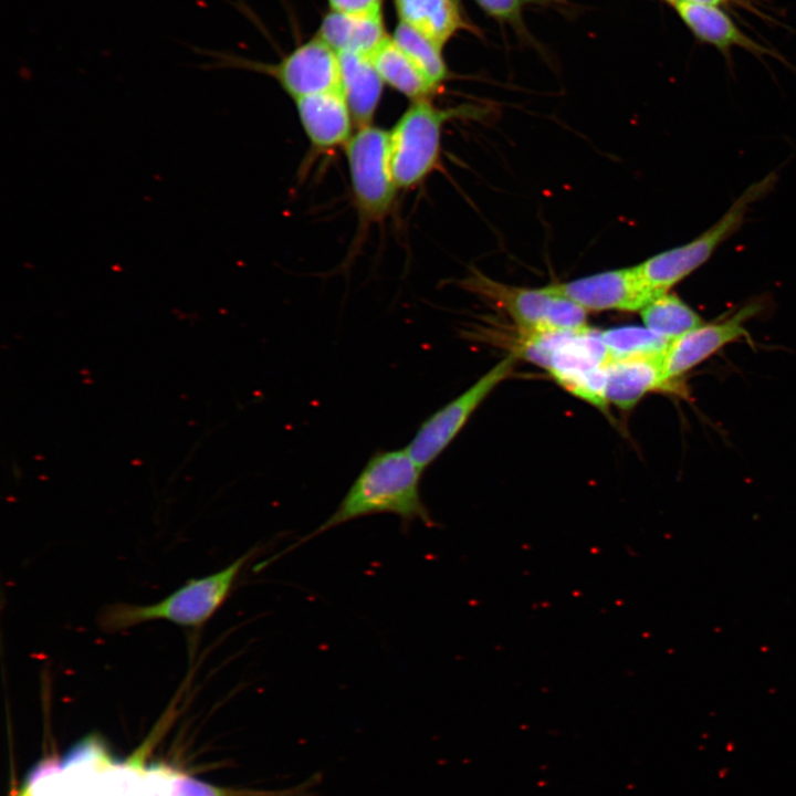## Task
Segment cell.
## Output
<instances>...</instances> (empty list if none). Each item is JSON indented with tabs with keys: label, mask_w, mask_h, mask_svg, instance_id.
Wrapping results in <instances>:
<instances>
[{
	"label": "cell",
	"mask_w": 796,
	"mask_h": 796,
	"mask_svg": "<svg viewBox=\"0 0 796 796\" xmlns=\"http://www.w3.org/2000/svg\"><path fill=\"white\" fill-rule=\"evenodd\" d=\"M422 472L423 470L417 465L406 449L375 452L329 517L285 551L260 565L265 567L316 536L369 515H396L406 530L415 522H420L427 527L436 526L420 495Z\"/></svg>",
	"instance_id": "1"
},
{
	"label": "cell",
	"mask_w": 796,
	"mask_h": 796,
	"mask_svg": "<svg viewBox=\"0 0 796 796\" xmlns=\"http://www.w3.org/2000/svg\"><path fill=\"white\" fill-rule=\"evenodd\" d=\"M258 552L259 547H253L223 569L205 577L189 579L155 604H107L98 611L96 624L106 633L124 631L153 620H167L182 627L200 628L223 605L240 573Z\"/></svg>",
	"instance_id": "2"
},
{
	"label": "cell",
	"mask_w": 796,
	"mask_h": 796,
	"mask_svg": "<svg viewBox=\"0 0 796 796\" xmlns=\"http://www.w3.org/2000/svg\"><path fill=\"white\" fill-rule=\"evenodd\" d=\"M535 364L547 369L575 396L605 409L607 365L611 362L601 332L534 333L531 338Z\"/></svg>",
	"instance_id": "3"
},
{
	"label": "cell",
	"mask_w": 796,
	"mask_h": 796,
	"mask_svg": "<svg viewBox=\"0 0 796 796\" xmlns=\"http://www.w3.org/2000/svg\"><path fill=\"white\" fill-rule=\"evenodd\" d=\"M775 180L776 176L772 174L751 185L718 222L692 241L637 264L636 269L652 300L668 293L706 262L716 248L741 227L751 205L767 193Z\"/></svg>",
	"instance_id": "4"
},
{
	"label": "cell",
	"mask_w": 796,
	"mask_h": 796,
	"mask_svg": "<svg viewBox=\"0 0 796 796\" xmlns=\"http://www.w3.org/2000/svg\"><path fill=\"white\" fill-rule=\"evenodd\" d=\"M472 106L442 109L430 100L415 101L389 130V156L398 189L422 182L436 168L446 122L471 113Z\"/></svg>",
	"instance_id": "5"
},
{
	"label": "cell",
	"mask_w": 796,
	"mask_h": 796,
	"mask_svg": "<svg viewBox=\"0 0 796 796\" xmlns=\"http://www.w3.org/2000/svg\"><path fill=\"white\" fill-rule=\"evenodd\" d=\"M355 206L363 221H379L390 211L398 187L389 156V130L374 125L357 127L346 143Z\"/></svg>",
	"instance_id": "6"
},
{
	"label": "cell",
	"mask_w": 796,
	"mask_h": 796,
	"mask_svg": "<svg viewBox=\"0 0 796 796\" xmlns=\"http://www.w3.org/2000/svg\"><path fill=\"white\" fill-rule=\"evenodd\" d=\"M515 360L513 354L503 358L460 396L421 423L406 447L421 470L444 451L483 400L512 374Z\"/></svg>",
	"instance_id": "7"
},
{
	"label": "cell",
	"mask_w": 796,
	"mask_h": 796,
	"mask_svg": "<svg viewBox=\"0 0 796 796\" xmlns=\"http://www.w3.org/2000/svg\"><path fill=\"white\" fill-rule=\"evenodd\" d=\"M547 287L586 311L640 312L652 300L636 265L609 270Z\"/></svg>",
	"instance_id": "8"
},
{
	"label": "cell",
	"mask_w": 796,
	"mask_h": 796,
	"mask_svg": "<svg viewBox=\"0 0 796 796\" xmlns=\"http://www.w3.org/2000/svg\"><path fill=\"white\" fill-rule=\"evenodd\" d=\"M756 311H758L756 305H746L726 320L713 323L704 322L670 341L661 355L662 370L667 383L670 385L671 381L704 362L725 345L742 337H748L744 324Z\"/></svg>",
	"instance_id": "9"
},
{
	"label": "cell",
	"mask_w": 796,
	"mask_h": 796,
	"mask_svg": "<svg viewBox=\"0 0 796 796\" xmlns=\"http://www.w3.org/2000/svg\"><path fill=\"white\" fill-rule=\"evenodd\" d=\"M263 69L294 101L341 88L338 54L318 36L295 48L275 66Z\"/></svg>",
	"instance_id": "10"
},
{
	"label": "cell",
	"mask_w": 796,
	"mask_h": 796,
	"mask_svg": "<svg viewBox=\"0 0 796 796\" xmlns=\"http://www.w3.org/2000/svg\"><path fill=\"white\" fill-rule=\"evenodd\" d=\"M463 285L504 310L524 333H545L555 294L547 289H527L498 282L475 272Z\"/></svg>",
	"instance_id": "11"
},
{
	"label": "cell",
	"mask_w": 796,
	"mask_h": 796,
	"mask_svg": "<svg viewBox=\"0 0 796 796\" xmlns=\"http://www.w3.org/2000/svg\"><path fill=\"white\" fill-rule=\"evenodd\" d=\"M297 115L311 145L317 150L345 146L353 117L341 88L295 100Z\"/></svg>",
	"instance_id": "12"
},
{
	"label": "cell",
	"mask_w": 796,
	"mask_h": 796,
	"mask_svg": "<svg viewBox=\"0 0 796 796\" xmlns=\"http://www.w3.org/2000/svg\"><path fill=\"white\" fill-rule=\"evenodd\" d=\"M336 53L370 56L387 38L381 10L349 13L331 11L318 29V35Z\"/></svg>",
	"instance_id": "13"
},
{
	"label": "cell",
	"mask_w": 796,
	"mask_h": 796,
	"mask_svg": "<svg viewBox=\"0 0 796 796\" xmlns=\"http://www.w3.org/2000/svg\"><path fill=\"white\" fill-rule=\"evenodd\" d=\"M667 386L661 355L611 360L607 365L606 400L620 409H631L646 394Z\"/></svg>",
	"instance_id": "14"
},
{
	"label": "cell",
	"mask_w": 796,
	"mask_h": 796,
	"mask_svg": "<svg viewBox=\"0 0 796 796\" xmlns=\"http://www.w3.org/2000/svg\"><path fill=\"white\" fill-rule=\"evenodd\" d=\"M341 66V90L357 127L371 124L379 105L384 81L369 56L337 53Z\"/></svg>",
	"instance_id": "15"
},
{
	"label": "cell",
	"mask_w": 796,
	"mask_h": 796,
	"mask_svg": "<svg viewBox=\"0 0 796 796\" xmlns=\"http://www.w3.org/2000/svg\"><path fill=\"white\" fill-rule=\"evenodd\" d=\"M674 7L684 24L700 41L721 51L737 46L755 53L765 52L718 6L677 2Z\"/></svg>",
	"instance_id": "16"
},
{
	"label": "cell",
	"mask_w": 796,
	"mask_h": 796,
	"mask_svg": "<svg viewBox=\"0 0 796 796\" xmlns=\"http://www.w3.org/2000/svg\"><path fill=\"white\" fill-rule=\"evenodd\" d=\"M400 22L443 44L465 23L457 0H395Z\"/></svg>",
	"instance_id": "17"
},
{
	"label": "cell",
	"mask_w": 796,
	"mask_h": 796,
	"mask_svg": "<svg viewBox=\"0 0 796 796\" xmlns=\"http://www.w3.org/2000/svg\"><path fill=\"white\" fill-rule=\"evenodd\" d=\"M384 83L415 101L430 100L438 90L391 38L369 56Z\"/></svg>",
	"instance_id": "18"
},
{
	"label": "cell",
	"mask_w": 796,
	"mask_h": 796,
	"mask_svg": "<svg viewBox=\"0 0 796 796\" xmlns=\"http://www.w3.org/2000/svg\"><path fill=\"white\" fill-rule=\"evenodd\" d=\"M640 315L646 327L669 341L704 323L692 307L669 292L651 300Z\"/></svg>",
	"instance_id": "19"
},
{
	"label": "cell",
	"mask_w": 796,
	"mask_h": 796,
	"mask_svg": "<svg viewBox=\"0 0 796 796\" xmlns=\"http://www.w3.org/2000/svg\"><path fill=\"white\" fill-rule=\"evenodd\" d=\"M391 39L439 88L448 77V69L441 53L442 48L404 22L397 24Z\"/></svg>",
	"instance_id": "20"
},
{
	"label": "cell",
	"mask_w": 796,
	"mask_h": 796,
	"mask_svg": "<svg viewBox=\"0 0 796 796\" xmlns=\"http://www.w3.org/2000/svg\"><path fill=\"white\" fill-rule=\"evenodd\" d=\"M611 360L660 356L670 341L646 326H621L601 332Z\"/></svg>",
	"instance_id": "21"
},
{
	"label": "cell",
	"mask_w": 796,
	"mask_h": 796,
	"mask_svg": "<svg viewBox=\"0 0 796 796\" xmlns=\"http://www.w3.org/2000/svg\"><path fill=\"white\" fill-rule=\"evenodd\" d=\"M554 294L546 322V332H576L586 328L587 311L572 300Z\"/></svg>",
	"instance_id": "22"
},
{
	"label": "cell",
	"mask_w": 796,
	"mask_h": 796,
	"mask_svg": "<svg viewBox=\"0 0 796 796\" xmlns=\"http://www.w3.org/2000/svg\"><path fill=\"white\" fill-rule=\"evenodd\" d=\"M168 796H227L222 790L187 775L175 773L169 776Z\"/></svg>",
	"instance_id": "23"
},
{
	"label": "cell",
	"mask_w": 796,
	"mask_h": 796,
	"mask_svg": "<svg viewBox=\"0 0 796 796\" xmlns=\"http://www.w3.org/2000/svg\"><path fill=\"white\" fill-rule=\"evenodd\" d=\"M491 17L502 21H514L520 17L522 8L537 0H475Z\"/></svg>",
	"instance_id": "24"
},
{
	"label": "cell",
	"mask_w": 796,
	"mask_h": 796,
	"mask_svg": "<svg viewBox=\"0 0 796 796\" xmlns=\"http://www.w3.org/2000/svg\"><path fill=\"white\" fill-rule=\"evenodd\" d=\"M104 752V745L100 742L98 737L96 735H90L71 748L64 757L63 764L67 766L87 758L105 757Z\"/></svg>",
	"instance_id": "25"
},
{
	"label": "cell",
	"mask_w": 796,
	"mask_h": 796,
	"mask_svg": "<svg viewBox=\"0 0 796 796\" xmlns=\"http://www.w3.org/2000/svg\"><path fill=\"white\" fill-rule=\"evenodd\" d=\"M383 0H328L333 11L360 13L381 10Z\"/></svg>",
	"instance_id": "26"
},
{
	"label": "cell",
	"mask_w": 796,
	"mask_h": 796,
	"mask_svg": "<svg viewBox=\"0 0 796 796\" xmlns=\"http://www.w3.org/2000/svg\"><path fill=\"white\" fill-rule=\"evenodd\" d=\"M56 768H57V764L55 761L50 760V761L40 763L28 776V779H27L28 787H30L33 783H35L43 775L52 773Z\"/></svg>",
	"instance_id": "27"
},
{
	"label": "cell",
	"mask_w": 796,
	"mask_h": 796,
	"mask_svg": "<svg viewBox=\"0 0 796 796\" xmlns=\"http://www.w3.org/2000/svg\"><path fill=\"white\" fill-rule=\"evenodd\" d=\"M736 0H670L671 3L677 2H687V3H696V4H706V6H721L729 2H734Z\"/></svg>",
	"instance_id": "28"
},
{
	"label": "cell",
	"mask_w": 796,
	"mask_h": 796,
	"mask_svg": "<svg viewBox=\"0 0 796 796\" xmlns=\"http://www.w3.org/2000/svg\"><path fill=\"white\" fill-rule=\"evenodd\" d=\"M667 1H669V2H670V0H667Z\"/></svg>",
	"instance_id": "29"
}]
</instances>
